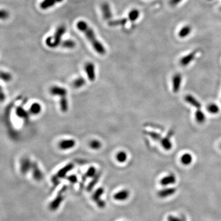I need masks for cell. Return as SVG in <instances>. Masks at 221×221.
<instances>
[{"label": "cell", "instance_id": "cell-8", "mask_svg": "<svg viewBox=\"0 0 221 221\" xmlns=\"http://www.w3.org/2000/svg\"><path fill=\"white\" fill-rule=\"evenodd\" d=\"M76 142L73 139H65L60 141L58 143V147L61 150H70L75 147Z\"/></svg>", "mask_w": 221, "mask_h": 221}, {"label": "cell", "instance_id": "cell-40", "mask_svg": "<svg viewBox=\"0 0 221 221\" xmlns=\"http://www.w3.org/2000/svg\"><path fill=\"white\" fill-rule=\"evenodd\" d=\"M220 148H221V144H220Z\"/></svg>", "mask_w": 221, "mask_h": 221}, {"label": "cell", "instance_id": "cell-35", "mask_svg": "<svg viewBox=\"0 0 221 221\" xmlns=\"http://www.w3.org/2000/svg\"><path fill=\"white\" fill-rule=\"evenodd\" d=\"M146 134L151 136V138L155 141H159L161 140V136L158 133L154 132H147Z\"/></svg>", "mask_w": 221, "mask_h": 221}, {"label": "cell", "instance_id": "cell-15", "mask_svg": "<svg viewBox=\"0 0 221 221\" xmlns=\"http://www.w3.org/2000/svg\"><path fill=\"white\" fill-rule=\"evenodd\" d=\"M130 193L129 191L127 190H122L120 191L116 194H115L114 195V198L115 200H119V201H123L125 200L126 199H127L129 197Z\"/></svg>", "mask_w": 221, "mask_h": 221}, {"label": "cell", "instance_id": "cell-33", "mask_svg": "<svg viewBox=\"0 0 221 221\" xmlns=\"http://www.w3.org/2000/svg\"><path fill=\"white\" fill-rule=\"evenodd\" d=\"M17 114L20 119L26 120L28 119V113L23 108H18L17 110Z\"/></svg>", "mask_w": 221, "mask_h": 221}, {"label": "cell", "instance_id": "cell-22", "mask_svg": "<svg viewBox=\"0 0 221 221\" xmlns=\"http://www.w3.org/2000/svg\"><path fill=\"white\" fill-rule=\"evenodd\" d=\"M127 158H128L127 154L126 153L125 151H119L116 154V155H115V159H116V160L120 163H125L127 161Z\"/></svg>", "mask_w": 221, "mask_h": 221}, {"label": "cell", "instance_id": "cell-14", "mask_svg": "<svg viewBox=\"0 0 221 221\" xmlns=\"http://www.w3.org/2000/svg\"><path fill=\"white\" fill-rule=\"evenodd\" d=\"M197 53V51H194L193 52H191V53L189 54L188 55L184 56L183 58L181 59L180 64L183 67L188 65L194 59Z\"/></svg>", "mask_w": 221, "mask_h": 221}, {"label": "cell", "instance_id": "cell-10", "mask_svg": "<svg viewBox=\"0 0 221 221\" xmlns=\"http://www.w3.org/2000/svg\"><path fill=\"white\" fill-rule=\"evenodd\" d=\"M31 171H32V175L34 178L37 181H39L43 179V173L42 171L40 170L39 167L38 166L36 163H33L32 167H31Z\"/></svg>", "mask_w": 221, "mask_h": 221}, {"label": "cell", "instance_id": "cell-12", "mask_svg": "<svg viewBox=\"0 0 221 221\" xmlns=\"http://www.w3.org/2000/svg\"><path fill=\"white\" fill-rule=\"evenodd\" d=\"M182 76L180 74H176L173 78V90L176 93L180 89L181 85Z\"/></svg>", "mask_w": 221, "mask_h": 221}, {"label": "cell", "instance_id": "cell-28", "mask_svg": "<svg viewBox=\"0 0 221 221\" xmlns=\"http://www.w3.org/2000/svg\"><path fill=\"white\" fill-rule=\"evenodd\" d=\"M181 162L185 165H190L192 162V156L190 154H185L182 155Z\"/></svg>", "mask_w": 221, "mask_h": 221}, {"label": "cell", "instance_id": "cell-21", "mask_svg": "<svg viewBox=\"0 0 221 221\" xmlns=\"http://www.w3.org/2000/svg\"><path fill=\"white\" fill-rule=\"evenodd\" d=\"M86 81L82 77L76 78L72 82V86L75 89H80L86 85Z\"/></svg>", "mask_w": 221, "mask_h": 221}, {"label": "cell", "instance_id": "cell-7", "mask_svg": "<svg viewBox=\"0 0 221 221\" xmlns=\"http://www.w3.org/2000/svg\"><path fill=\"white\" fill-rule=\"evenodd\" d=\"M50 93L53 96L59 97L60 98L67 97L68 91L65 88L58 86H53L50 88Z\"/></svg>", "mask_w": 221, "mask_h": 221}, {"label": "cell", "instance_id": "cell-39", "mask_svg": "<svg viewBox=\"0 0 221 221\" xmlns=\"http://www.w3.org/2000/svg\"><path fill=\"white\" fill-rule=\"evenodd\" d=\"M181 1H182V0H172V1H171V4H173V5L177 4H178L180 2H181Z\"/></svg>", "mask_w": 221, "mask_h": 221}, {"label": "cell", "instance_id": "cell-29", "mask_svg": "<svg viewBox=\"0 0 221 221\" xmlns=\"http://www.w3.org/2000/svg\"><path fill=\"white\" fill-rule=\"evenodd\" d=\"M140 16V11L138 10L134 9H132L131 11L129 14L128 18L129 20L132 21V22H134V21L136 20Z\"/></svg>", "mask_w": 221, "mask_h": 221}, {"label": "cell", "instance_id": "cell-24", "mask_svg": "<svg viewBox=\"0 0 221 221\" xmlns=\"http://www.w3.org/2000/svg\"><path fill=\"white\" fill-rule=\"evenodd\" d=\"M60 46L66 49H73L76 47V43L73 40L67 39L64 41H61Z\"/></svg>", "mask_w": 221, "mask_h": 221}, {"label": "cell", "instance_id": "cell-27", "mask_svg": "<svg viewBox=\"0 0 221 221\" xmlns=\"http://www.w3.org/2000/svg\"><path fill=\"white\" fill-rule=\"evenodd\" d=\"M89 147H90L92 149L95 150V151L100 149L102 146V144H101V141H100L98 140H91L89 142Z\"/></svg>", "mask_w": 221, "mask_h": 221}, {"label": "cell", "instance_id": "cell-6", "mask_svg": "<svg viewBox=\"0 0 221 221\" xmlns=\"http://www.w3.org/2000/svg\"><path fill=\"white\" fill-rule=\"evenodd\" d=\"M104 193V189L101 187H100L97 188V190L94 192L92 196V199L94 202H95L98 206L100 208H103L105 207L106 203H105L104 200L100 199V197Z\"/></svg>", "mask_w": 221, "mask_h": 221}, {"label": "cell", "instance_id": "cell-19", "mask_svg": "<svg viewBox=\"0 0 221 221\" xmlns=\"http://www.w3.org/2000/svg\"><path fill=\"white\" fill-rule=\"evenodd\" d=\"M176 191V190L175 188H167L160 191L158 192V195L160 198H166L173 195Z\"/></svg>", "mask_w": 221, "mask_h": 221}, {"label": "cell", "instance_id": "cell-2", "mask_svg": "<svg viewBox=\"0 0 221 221\" xmlns=\"http://www.w3.org/2000/svg\"><path fill=\"white\" fill-rule=\"evenodd\" d=\"M66 32V27L61 25L56 30L54 35L48 37L46 40V45L50 48H56L60 46L61 43V38Z\"/></svg>", "mask_w": 221, "mask_h": 221}, {"label": "cell", "instance_id": "cell-9", "mask_svg": "<svg viewBox=\"0 0 221 221\" xmlns=\"http://www.w3.org/2000/svg\"><path fill=\"white\" fill-rule=\"evenodd\" d=\"M33 163L28 157H25L20 162V171L22 174H25L31 170Z\"/></svg>", "mask_w": 221, "mask_h": 221}, {"label": "cell", "instance_id": "cell-3", "mask_svg": "<svg viewBox=\"0 0 221 221\" xmlns=\"http://www.w3.org/2000/svg\"><path fill=\"white\" fill-rule=\"evenodd\" d=\"M74 167V165L72 163H68L65 165L57 172V173L54 175L52 178V181L54 185H57L61 179L64 178L66 176L69 171H70Z\"/></svg>", "mask_w": 221, "mask_h": 221}, {"label": "cell", "instance_id": "cell-34", "mask_svg": "<svg viewBox=\"0 0 221 221\" xmlns=\"http://www.w3.org/2000/svg\"><path fill=\"white\" fill-rule=\"evenodd\" d=\"M208 110L211 114H217L219 111V108L216 104H210L208 106Z\"/></svg>", "mask_w": 221, "mask_h": 221}, {"label": "cell", "instance_id": "cell-11", "mask_svg": "<svg viewBox=\"0 0 221 221\" xmlns=\"http://www.w3.org/2000/svg\"><path fill=\"white\" fill-rule=\"evenodd\" d=\"M101 9L103 14V17L104 20H109L112 18V14L111 13V9L109 4L108 3L104 2L101 4Z\"/></svg>", "mask_w": 221, "mask_h": 221}, {"label": "cell", "instance_id": "cell-30", "mask_svg": "<svg viewBox=\"0 0 221 221\" xmlns=\"http://www.w3.org/2000/svg\"><path fill=\"white\" fill-rule=\"evenodd\" d=\"M195 116L196 120L200 123H203L206 120V118H205V115L204 113L200 109H198L196 111Z\"/></svg>", "mask_w": 221, "mask_h": 221}, {"label": "cell", "instance_id": "cell-5", "mask_svg": "<svg viewBox=\"0 0 221 221\" xmlns=\"http://www.w3.org/2000/svg\"><path fill=\"white\" fill-rule=\"evenodd\" d=\"M84 70H85L88 79L90 82L95 81L96 79V71L94 64L90 61L87 62L84 66Z\"/></svg>", "mask_w": 221, "mask_h": 221}, {"label": "cell", "instance_id": "cell-31", "mask_svg": "<svg viewBox=\"0 0 221 221\" xmlns=\"http://www.w3.org/2000/svg\"><path fill=\"white\" fill-rule=\"evenodd\" d=\"M162 146L163 147V149L165 150H170L172 148V144L170 141L169 137H166L162 140L161 141Z\"/></svg>", "mask_w": 221, "mask_h": 221}, {"label": "cell", "instance_id": "cell-1", "mask_svg": "<svg viewBox=\"0 0 221 221\" xmlns=\"http://www.w3.org/2000/svg\"><path fill=\"white\" fill-rule=\"evenodd\" d=\"M77 28L82 32L88 40L90 41L94 50H95L98 54L101 55H103L106 54V50L104 46L102 44L101 42L97 38L93 30L89 26V25L84 21H79L77 24Z\"/></svg>", "mask_w": 221, "mask_h": 221}, {"label": "cell", "instance_id": "cell-32", "mask_svg": "<svg viewBox=\"0 0 221 221\" xmlns=\"http://www.w3.org/2000/svg\"><path fill=\"white\" fill-rule=\"evenodd\" d=\"M191 32V28L189 26H185L179 32V36L181 38H185Z\"/></svg>", "mask_w": 221, "mask_h": 221}, {"label": "cell", "instance_id": "cell-37", "mask_svg": "<svg viewBox=\"0 0 221 221\" xmlns=\"http://www.w3.org/2000/svg\"><path fill=\"white\" fill-rule=\"evenodd\" d=\"M67 178L70 183H71L72 184H75L78 181V178H77L76 176H75V175H70V176H68Z\"/></svg>", "mask_w": 221, "mask_h": 221}, {"label": "cell", "instance_id": "cell-17", "mask_svg": "<svg viewBox=\"0 0 221 221\" xmlns=\"http://www.w3.org/2000/svg\"><path fill=\"white\" fill-rule=\"evenodd\" d=\"M129 20L128 17H125L123 18L120 19H116V20H111L109 21L108 25L110 27H118V26H123L125 24H126Z\"/></svg>", "mask_w": 221, "mask_h": 221}, {"label": "cell", "instance_id": "cell-38", "mask_svg": "<svg viewBox=\"0 0 221 221\" xmlns=\"http://www.w3.org/2000/svg\"><path fill=\"white\" fill-rule=\"evenodd\" d=\"M168 221H182V220L174 216H170L168 217Z\"/></svg>", "mask_w": 221, "mask_h": 221}, {"label": "cell", "instance_id": "cell-25", "mask_svg": "<svg viewBox=\"0 0 221 221\" xmlns=\"http://www.w3.org/2000/svg\"><path fill=\"white\" fill-rule=\"evenodd\" d=\"M97 174V170L94 166H90L87 170V172L83 176L82 180L85 181L88 177H93V176Z\"/></svg>", "mask_w": 221, "mask_h": 221}, {"label": "cell", "instance_id": "cell-13", "mask_svg": "<svg viewBox=\"0 0 221 221\" xmlns=\"http://www.w3.org/2000/svg\"><path fill=\"white\" fill-rule=\"evenodd\" d=\"M64 0H43L40 4V7L42 9H47L53 7L57 3H59L62 2Z\"/></svg>", "mask_w": 221, "mask_h": 221}, {"label": "cell", "instance_id": "cell-4", "mask_svg": "<svg viewBox=\"0 0 221 221\" xmlns=\"http://www.w3.org/2000/svg\"><path fill=\"white\" fill-rule=\"evenodd\" d=\"M66 190L67 187L64 186L59 191L55 198L50 202V203L49 204V208L50 210H52V211H55L56 209H57L59 208L60 205H61V203H62L63 200H64V196L63 195V194L65 192Z\"/></svg>", "mask_w": 221, "mask_h": 221}, {"label": "cell", "instance_id": "cell-26", "mask_svg": "<svg viewBox=\"0 0 221 221\" xmlns=\"http://www.w3.org/2000/svg\"><path fill=\"white\" fill-rule=\"evenodd\" d=\"M100 175H101L100 173H97L93 176V180L89 183V184L88 185V187L87 188L88 191H91L92 190V188L94 187V186L97 184V183L98 182V181L100 180Z\"/></svg>", "mask_w": 221, "mask_h": 221}, {"label": "cell", "instance_id": "cell-23", "mask_svg": "<svg viewBox=\"0 0 221 221\" xmlns=\"http://www.w3.org/2000/svg\"><path fill=\"white\" fill-rule=\"evenodd\" d=\"M59 103H60V107L61 111L63 112H67L68 110L69 104H68V100L67 98V97L60 98Z\"/></svg>", "mask_w": 221, "mask_h": 221}, {"label": "cell", "instance_id": "cell-36", "mask_svg": "<svg viewBox=\"0 0 221 221\" xmlns=\"http://www.w3.org/2000/svg\"><path fill=\"white\" fill-rule=\"evenodd\" d=\"M9 17V13L7 10L0 9V20H6Z\"/></svg>", "mask_w": 221, "mask_h": 221}, {"label": "cell", "instance_id": "cell-16", "mask_svg": "<svg viewBox=\"0 0 221 221\" xmlns=\"http://www.w3.org/2000/svg\"><path fill=\"white\" fill-rule=\"evenodd\" d=\"M185 100L187 101L188 103L190 104L192 106L198 109H200L202 106V105L197 100L195 99L193 96L191 95H187L185 97Z\"/></svg>", "mask_w": 221, "mask_h": 221}, {"label": "cell", "instance_id": "cell-20", "mask_svg": "<svg viewBox=\"0 0 221 221\" xmlns=\"http://www.w3.org/2000/svg\"><path fill=\"white\" fill-rule=\"evenodd\" d=\"M41 111H42L41 105L40 103H37V102H35V103H33V104H31V105L30 106V109H29L30 113L31 114L35 115L39 114L41 113Z\"/></svg>", "mask_w": 221, "mask_h": 221}, {"label": "cell", "instance_id": "cell-18", "mask_svg": "<svg viewBox=\"0 0 221 221\" xmlns=\"http://www.w3.org/2000/svg\"><path fill=\"white\" fill-rule=\"evenodd\" d=\"M176 177L174 174H171L168 176H166L162 178L160 180V184L162 186H168L170 184H174L176 182Z\"/></svg>", "mask_w": 221, "mask_h": 221}]
</instances>
